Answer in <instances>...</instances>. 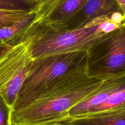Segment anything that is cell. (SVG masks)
<instances>
[{
  "label": "cell",
  "instance_id": "cell-10",
  "mask_svg": "<svg viewBox=\"0 0 125 125\" xmlns=\"http://www.w3.org/2000/svg\"><path fill=\"white\" fill-rule=\"evenodd\" d=\"M35 17V11L29 15L11 25L0 29V42L8 45H12L21 39L24 32L29 28Z\"/></svg>",
  "mask_w": 125,
  "mask_h": 125
},
{
  "label": "cell",
  "instance_id": "cell-15",
  "mask_svg": "<svg viewBox=\"0 0 125 125\" xmlns=\"http://www.w3.org/2000/svg\"><path fill=\"white\" fill-rule=\"evenodd\" d=\"M10 45H6V44H0V57L1 56L7 51V49Z\"/></svg>",
  "mask_w": 125,
  "mask_h": 125
},
{
  "label": "cell",
  "instance_id": "cell-8",
  "mask_svg": "<svg viewBox=\"0 0 125 125\" xmlns=\"http://www.w3.org/2000/svg\"><path fill=\"white\" fill-rule=\"evenodd\" d=\"M51 125H125V104L107 111L67 115Z\"/></svg>",
  "mask_w": 125,
  "mask_h": 125
},
{
  "label": "cell",
  "instance_id": "cell-17",
  "mask_svg": "<svg viewBox=\"0 0 125 125\" xmlns=\"http://www.w3.org/2000/svg\"><path fill=\"white\" fill-rule=\"evenodd\" d=\"M35 1H39V2H43V1H45V0H35Z\"/></svg>",
  "mask_w": 125,
  "mask_h": 125
},
{
  "label": "cell",
  "instance_id": "cell-18",
  "mask_svg": "<svg viewBox=\"0 0 125 125\" xmlns=\"http://www.w3.org/2000/svg\"><path fill=\"white\" fill-rule=\"evenodd\" d=\"M0 44H4V43H1V42H0Z\"/></svg>",
  "mask_w": 125,
  "mask_h": 125
},
{
  "label": "cell",
  "instance_id": "cell-14",
  "mask_svg": "<svg viewBox=\"0 0 125 125\" xmlns=\"http://www.w3.org/2000/svg\"><path fill=\"white\" fill-rule=\"evenodd\" d=\"M12 108L0 95V125H11Z\"/></svg>",
  "mask_w": 125,
  "mask_h": 125
},
{
  "label": "cell",
  "instance_id": "cell-13",
  "mask_svg": "<svg viewBox=\"0 0 125 125\" xmlns=\"http://www.w3.org/2000/svg\"><path fill=\"white\" fill-rule=\"evenodd\" d=\"M32 12L0 10V29L11 25L15 22L29 15Z\"/></svg>",
  "mask_w": 125,
  "mask_h": 125
},
{
  "label": "cell",
  "instance_id": "cell-16",
  "mask_svg": "<svg viewBox=\"0 0 125 125\" xmlns=\"http://www.w3.org/2000/svg\"><path fill=\"white\" fill-rule=\"evenodd\" d=\"M122 12L125 13V0H116Z\"/></svg>",
  "mask_w": 125,
  "mask_h": 125
},
{
  "label": "cell",
  "instance_id": "cell-4",
  "mask_svg": "<svg viewBox=\"0 0 125 125\" xmlns=\"http://www.w3.org/2000/svg\"><path fill=\"white\" fill-rule=\"evenodd\" d=\"M86 64L91 78L125 75V24L107 33L87 51Z\"/></svg>",
  "mask_w": 125,
  "mask_h": 125
},
{
  "label": "cell",
  "instance_id": "cell-2",
  "mask_svg": "<svg viewBox=\"0 0 125 125\" xmlns=\"http://www.w3.org/2000/svg\"><path fill=\"white\" fill-rule=\"evenodd\" d=\"M109 16L96 18L83 28L73 30L31 24L22 37L29 39V49L34 59L56 54L87 51L107 34L103 31V23Z\"/></svg>",
  "mask_w": 125,
  "mask_h": 125
},
{
  "label": "cell",
  "instance_id": "cell-7",
  "mask_svg": "<svg viewBox=\"0 0 125 125\" xmlns=\"http://www.w3.org/2000/svg\"><path fill=\"white\" fill-rule=\"evenodd\" d=\"M115 12H122L116 0H87L73 17L62 25L52 27L73 30L83 28L93 20L103 16L111 15Z\"/></svg>",
  "mask_w": 125,
  "mask_h": 125
},
{
  "label": "cell",
  "instance_id": "cell-12",
  "mask_svg": "<svg viewBox=\"0 0 125 125\" xmlns=\"http://www.w3.org/2000/svg\"><path fill=\"white\" fill-rule=\"evenodd\" d=\"M124 104H125V87L112 94L104 103L92 107L87 113L112 109Z\"/></svg>",
  "mask_w": 125,
  "mask_h": 125
},
{
  "label": "cell",
  "instance_id": "cell-11",
  "mask_svg": "<svg viewBox=\"0 0 125 125\" xmlns=\"http://www.w3.org/2000/svg\"><path fill=\"white\" fill-rule=\"evenodd\" d=\"M40 3L35 0H0V10L32 12Z\"/></svg>",
  "mask_w": 125,
  "mask_h": 125
},
{
  "label": "cell",
  "instance_id": "cell-1",
  "mask_svg": "<svg viewBox=\"0 0 125 125\" xmlns=\"http://www.w3.org/2000/svg\"><path fill=\"white\" fill-rule=\"evenodd\" d=\"M106 79L91 78L86 60L39 90L19 110L12 112L11 125H51L70 109L95 94Z\"/></svg>",
  "mask_w": 125,
  "mask_h": 125
},
{
  "label": "cell",
  "instance_id": "cell-6",
  "mask_svg": "<svg viewBox=\"0 0 125 125\" xmlns=\"http://www.w3.org/2000/svg\"><path fill=\"white\" fill-rule=\"evenodd\" d=\"M87 0H45L35 10L31 24L57 27L70 19L83 7Z\"/></svg>",
  "mask_w": 125,
  "mask_h": 125
},
{
  "label": "cell",
  "instance_id": "cell-5",
  "mask_svg": "<svg viewBox=\"0 0 125 125\" xmlns=\"http://www.w3.org/2000/svg\"><path fill=\"white\" fill-rule=\"evenodd\" d=\"M29 44V39L23 37L0 57V95L12 109L34 62Z\"/></svg>",
  "mask_w": 125,
  "mask_h": 125
},
{
  "label": "cell",
  "instance_id": "cell-3",
  "mask_svg": "<svg viewBox=\"0 0 125 125\" xmlns=\"http://www.w3.org/2000/svg\"><path fill=\"white\" fill-rule=\"evenodd\" d=\"M87 51L56 54L35 59L17 95L12 112L18 111L32 96L85 61Z\"/></svg>",
  "mask_w": 125,
  "mask_h": 125
},
{
  "label": "cell",
  "instance_id": "cell-9",
  "mask_svg": "<svg viewBox=\"0 0 125 125\" xmlns=\"http://www.w3.org/2000/svg\"><path fill=\"white\" fill-rule=\"evenodd\" d=\"M124 87L125 75L107 78L95 94L70 109L68 115H78L87 113L92 107L104 103L112 94Z\"/></svg>",
  "mask_w": 125,
  "mask_h": 125
}]
</instances>
